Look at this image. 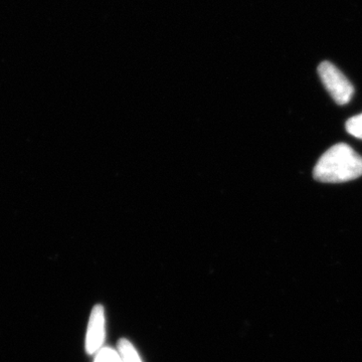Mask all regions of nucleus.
<instances>
[{
	"instance_id": "1",
	"label": "nucleus",
	"mask_w": 362,
	"mask_h": 362,
	"mask_svg": "<svg viewBox=\"0 0 362 362\" xmlns=\"http://www.w3.org/2000/svg\"><path fill=\"white\" fill-rule=\"evenodd\" d=\"M362 175V157L345 143L328 149L317 162L313 176L324 183H342Z\"/></svg>"
},
{
	"instance_id": "2",
	"label": "nucleus",
	"mask_w": 362,
	"mask_h": 362,
	"mask_svg": "<svg viewBox=\"0 0 362 362\" xmlns=\"http://www.w3.org/2000/svg\"><path fill=\"white\" fill-rule=\"evenodd\" d=\"M318 75L324 87L338 105L349 104L354 94V87L341 71L330 62H323L318 66Z\"/></svg>"
},
{
	"instance_id": "3",
	"label": "nucleus",
	"mask_w": 362,
	"mask_h": 362,
	"mask_svg": "<svg viewBox=\"0 0 362 362\" xmlns=\"http://www.w3.org/2000/svg\"><path fill=\"white\" fill-rule=\"evenodd\" d=\"M105 311L103 306L96 305L90 312L87 337H86V351L88 354H98L103 349L105 339Z\"/></svg>"
},
{
	"instance_id": "4",
	"label": "nucleus",
	"mask_w": 362,
	"mask_h": 362,
	"mask_svg": "<svg viewBox=\"0 0 362 362\" xmlns=\"http://www.w3.org/2000/svg\"><path fill=\"white\" fill-rule=\"evenodd\" d=\"M118 354L122 362H142L134 346L128 340L122 339L119 341Z\"/></svg>"
},
{
	"instance_id": "5",
	"label": "nucleus",
	"mask_w": 362,
	"mask_h": 362,
	"mask_svg": "<svg viewBox=\"0 0 362 362\" xmlns=\"http://www.w3.org/2000/svg\"><path fill=\"white\" fill-rule=\"evenodd\" d=\"M345 128L350 135L362 140V113L349 119Z\"/></svg>"
},
{
	"instance_id": "6",
	"label": "nucleus",
	"mask_w": 362,
	"mask_h": 362,
	"mask_svg": "<svg viewBox=\"0 0 362 362\" xmlns=\"http://www.w3.org/2000/svg\"><path fill=\"white\" fill-rule=\"evenodd\" d=\"M95 362H122L118 351L110 349V347H105L97 354L96 361Z\"/></svg>"
}]
</instances>
